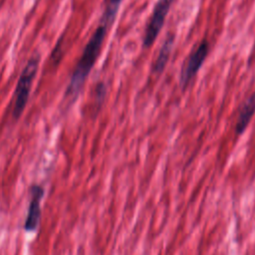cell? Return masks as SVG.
<instances>
[{
	"instance_id": "6da1fadb",
	"label": "cell",
	"mask_w": 255,
	"mask_h": 255,
	"mask_svg": "<svg viewBox=\"0 0 255 255\" xmlns=\"http://www.w3.org/2000/svg\"><path fill=\"white\" fill-rule=\"evenodd\" d=\"M108 26L102 23L94 32L89 42L87 43L83 54L72 74L71 82L69 85L68 92L71 95L77 94L82 88L84 82L86 81L88 75L90 74L96 60L100 54L104 39L107 34Z\"/></svg>"
},
{
	"instance_id": "7a4b0ae2",
	"label": "cell",
	"mask_w": 255,
	"mask_h": 255,
	"mask_svg": "<svg viewBox=\"0 0 255 255\" xmlns=\"http://www.w3.org/2000/svg\"><path fill=\"white\" fill-rule=\"evenodd\" d=\"M38 65L39 56L36 55L28 61L27 65L25 66L20 75L15 91V104L13 109V117L15 119H18L21 116L27 105L31 86L38 70Z\"/></svg>"
},
{
	"instance_id": "3957f363",
	"label": "cell",
	"mask_w": 255,
	"mask_h": 255,
	"mask_svg": "<svg viewBox=\"0 0 255 255\" xmlns=\"http://www.w3.org/2000/svg\"><path fill=\"white\" fill-rule=\"evenodd\" d=\"M171 2L172 0H158V2L155 4L143 36V46L145 48L152 45L158 33L160 32L166 15L171 6Z\"/></svg>"
},
{
	"instance_id": "277c9868",
	"label": "cell",
	"mask_w": 255,
	"mask_h": 255,
	"mask_svg": "<svg viewBox=\"0 0 255 255\" xmlns=\"http://www.w3.org/2000/svg\"><path fill=\"white\" fill-rule=\"evenodd\" d=\"M208 53V42L203 40L196 50L189 56L186 65L183 67L180 77V82L183 86H186L190 80L196 75L201 65L203 64Z\"/></svg>"
},
{
	"instance_id": "5b68a950",
	"label": "cell",
	"mask_w": 255,
	"mask_h": 255,
	"mask_svg": "<svg viewBox=\"0 0 255 255\" xmlns=\"http://www.w3.org/2000/svg\"><path fill=\"white\" fill-rule=\"evenodd\" d=\"M31 194L32 197L24 224V228L28 232L34 231L39 225L41 217V200L44 194V189L40 185H33L31 188Z\"/></svg>"
},
{
	"instance_id": "8992f818",
	"label": "cell",
	"mask_w": 255,
	"mask_h": 255,
	"mask_svg": "<svg viewBox=\"0 0 255 255\" xmlns=\"http://www.w3.org/2000/svg\"><path fill=\"white\" fill-rule=\"evenodd\" d=\"M254 113H255V93L252 94L244 102V104L239 112L238 119L236 122V127H235L236 133L240 134L245 130V128H247Z\"/></svg>"
},
{
	"instance_id": "52a82bcc",
	"label": "cell",
	"mask_w": 255,
	"mask_h": 255,
	"mask_svg": "<svg viewBox=\"0 0 255 255\" xmlns=\"http://www.w3.org/2000/svg\"><path fill=\"white\" fill-rule=\"evenodd\" d=\"M172 44H173V37L168 36L166 38V40L164 41V43L159 51V54L154 62V65H153L154 72L160 73L163 71V69L168 61V58H169V55L171 52V48H172Z\"/></svg>"
},
{
	"instance_id": "ba28073f",
	"label": "cell",
	"mask_w": 255,
	"mask_h": 255,
	"mask_svg": "<svg viewBox=\"0 0 255 255\" xmlns=\"http://www.w3.org/2000/svg\"><path fill=\"white\" fill-rule=\"evenodd\" d=\"M122 1L123 0H105V10L102 18V23L109 26L114 21Z\"/></svg>"
}]
</instances>
